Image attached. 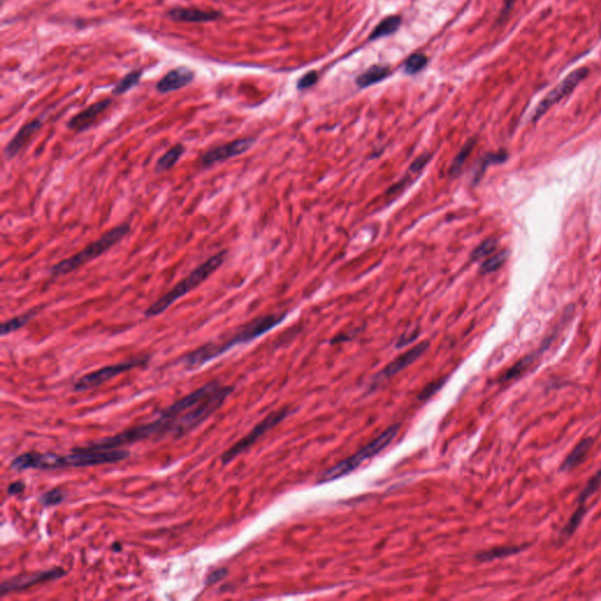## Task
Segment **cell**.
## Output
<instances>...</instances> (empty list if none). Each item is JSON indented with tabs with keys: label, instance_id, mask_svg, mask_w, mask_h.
Segmentation results:
<instances>
[{
	"label": "cell",
	"instance_id": "cell-10",
	"mask_svg": "<svg viewBox=\"0 0 601 601\" xmlns=\"http://www.w3.org/2000/svg\"><path fill=\"white\" fill-rule=\"evenodd\" d=\"M255 144V139L243 138L227 142L224 145L217 146L215 148L209 149L198 160V165L202 168H209L216 163H224L227 160L233 159L235 156H241L248 152Z\"/></svg>",
	"mask_w": 601,
	"mask_h": 601
},
{
	"label": "cell",
	"instance_id": "cell-18",
	"mask_svg": "<svg viewBox=\"0 0 601 601\" xmlns=\"http://www.w3.org/2000/svg\"><path fill=\"white\" fill-rule=\"evenodd\" d=\"M38 312H39V309L33 308L29 310V312L15 316V317H12V319L1 323V327H0L1 336H6L8 334L15 333L17 330L22 329V328H24L26 324H29L38 315Z\"/></svg>",
	"mask_w": 601,
	"mask_h": 601
},
{
	"label": "cell",
	"instance_id": "cell-14",
	"mask_svg": "<svg viewBox=\"0 0 601 601\" xmlns=\"http://www.w3.org/2000/svg\"><path fill=\"white\" fill-rule=\"evenodd\" d=\"M194 72L187 68H174L163 77L158 85L156 91L161 94L175 92L177 89H184L194 82Z\"/></svg>",
	"mask_w": 601,
	"mask_h": 601
},
{
	"label": "cell",
	"instance_id": "cell-3",
	"mask_svg": "<svg viewBox=\"0 0 601 601\" xmlns=\"http://www.w3.org/2000/svg\"><path fill=\"white\" fill-rule=\"evenodd\" d=\"M226 256L227 251H221L210 256L207 261L198 265L184 279L177 283L168 293H165L154 303L149 305L145 310L146 317H156L161 315L177 300H180L186 293H191V290L198 288L201 283L208 279L209 276L212 275L213 272H216L223 265V262L226 261Z\"/></svg>",
	"mask_w": 601,
	"mask_h": 601
},
{
	"label": "cell",
	"instance_id": "cell-11",
	"mask_svg": "<svg viewBox=\"0 0 601 601\" xmlns=\"http://www.w3.org/2000/svg\"><path fill=\"white\" fill-rule=\"evenodd\" d=\"M588 70L587 68H579L576 71L572 72L571 75H567L560 84H559L555 89H552L551 92L548 93V96H545L544 100L538 105L537 108L534 110L532 121H537L541 115H544L553 105L559 103L560 100L564 99L566 96H569V93L572 92L573 89H576L583 79L586 78Z\"/></svg>",
	"mask_w": 601,
	"mask_h": 601
},
{
	"label": "cell",
	"instance_id": "cell-22",
	"mask_svg": "<svg viewBox=\"0 0 601 601\" xmlns=\"http://www.w3.org/2000/svg\"><path fill=\"white\" fill-rule=\"evenodd\" d=\"M400 25V17H396V15L388 17L382 23H379V25L376 26V29L374 30V32L372 33L370 38L372 39H379V38H383V37L390 36V34L396 32Z\"/></svg>",
	"mask_w": 601,
	"mask_h": 601
},
{
	"label": "cell",
	"instance_id": "cell-7",
	"mask_svg": "<svg viewBox=\"0 0 601 601\" xmlns=\"http://www.w3.org/2000/svg\"><path fill=\"white\" fill-rule=\"evenodd\" d=\"M149 356H140V358H131L127 361L120 362L117 365H107L103 368L98 369L96 372H89L87 375L82 376L73 384L75 391L82 393L87 390L94 389L101 386L103 383L108 382L117 376L129 372L132 369L139 368L141 365L148 363Z\"/></svg>",
	"mask_w": 601,
	"mask_h": 601
},
{
	"label": "cell",
	"instance_id": "cell-33",
	"mask_svg": "<svg viewBox=\"0 0 601 601\" xmlns=\"http://www.w3.org/2000/svg\"><path fill=\"white\" fill-rule=\"evenodd\" d=\"M25 488V483L22 481H13L12 484L8 485V493L10 495H17L22 493Z\"/></svg>",
	"mask_w": 601,
	"mask_h": 601
},
{
	"label": "cell",
	"instance_id": "cell-16",
	"mask_svg": "<svg viewBox=\"0 0 601 601\" xmlns=\"http://www.w3.org/2000/svg\"><path fill=\"white\" fill-rule=\"evenodd\" d=\"M168 18L179 23H212L219 20L222 15L216 11H203L198 8H174L168 12Z\"/></svg>",
	"mask_w": 601,
	"mask_h": 601
},
{
	"label": "cell",
	"instance_id": "cell-1",
	"mask_svg": "<svg viewBox=\"0 0 601 601\" xmlns=\"http://www.w3.org/2000/svg\"><path fill=\"white\" fill-rule=\"evenodd\" d=\"M70 455L58 453H26L19 457L23 470H57L64 467H87L118 463L127 460L131 453L127 450H91L85 446L72 450Z\"/></svg>",
	"mask_w": 601,
	"mask_h": 601
},
{
	"label": "cell",
	"instance_id": "cell-12",
	"mask_svg": "<svg viewBox=\"0 0 601 601\" xmlns=\"http://www.w3.org/2000/svg\"><path fill=\"white\" fill-rule=\"evenodd\" d=\"M428 342H422L416 347L411 348L410 350L404 353L398 358H395L391 363L386 365V368L383 369L382 372H379L374 379V386H377L379 383L386 381V379L393 377L398 372H402L403 369L407 368L409 365H412L415 361H417L418 358H421L422 355L424 354L428 349Z\"/></svg>",
	"mask_w": 601,
	"mask_h": 601
},
{
	"label": "cell",
	"instance_id": "cell-6",
	"mask_svg": "<svg viewBox=\"0 0 601 601\" xmlns=\"http://www.w3.org/2000/svg\"><path fill=\"white\" fill-rule=\"evenodd\" d=\"M398 431H400V425L398 424L393 425L389 429H386L382 435H379L372 443H369L368 445H365L358 453H355L353 456L348 457L346 460H342L341 463L337 464L335 467H331L330 470L324 472L319 478V483H328V481H336L339 478L344 477V476L351 474L358 467H361L362 464L365 463V462L372 460L376 455H379L381 451L386 449V446L389 445L390 443L393 442V439H395Z\"/></svg>",
	"mask_w": 601,
	"mask_h": 601
},
{
	"label": "cell",
	"instance_id": "cell-23",
	"mask_svg": "<svg viewBox=\"0 0 601 601\" xmlns=\"http://www.w3.org/2000/svg\"><path fill=\"white\" fill-rule=\"evenodd\" d=\"M142 77L141 70H135L125 75L124 78L121 79L120 82H118L117 86L114 87V96H121L125 93L128 92L129 89H133L138 85L140 79Z\"/></svg>",
	"mask_w": 601,
	"mask_h": 601
},
{
	"label": "cell",
	"instance_id": "cell-15",
	"mask_svg": "<svg viewBox=\"0 0 601 601\" xmlns=\"http://www.w3.org/2000/svg\"><path fill=\"white\" fill-rule=\"evenodd\" d=\"M42 127H43V122L38 119L24 125L5 147V156H8V159H13L18 156V153L24 149L30 140L33 138V135L38 133Z\"/></svg>",
	"mask_w": 601,
	"mask_h": 601
},
{
	"label": "cell",
	"instance_id": "cell-29",
	"mask_svg": "<svg viewBox=\"0 0 601 601\" xmlns=\"http://www.w3.org/2000/svg\"><path fill=\"white\" fill-rule=\"evenodd\" d=\"M428 63V59L423 54H414L412 57L407 59L405 63V72L407 75H416L417 72L422 71L424 68L425 65Z\"/></svg>",
	"mask_w": 601,
	"mask_h": 601
},
{
	"label": "cell",
	"instance_id": "cell-21",
	"mask_svg": "<svg viewBox=\"0 0 601 601\" xmlns=\"http://www.w3.org/2000/svg\"><path fill=\"white\" fill-rule=\"evenodd\" d=\"M390 70L384 66H374L369 68L368 71L365 72L363 75H360L358 78V85L362 89L369 87V86L375 85L377 82H382L384 79L389 77Z\"/></svg>",
	"mask_w": 601,
	"mask_h": 601
},
{
	"label": "cell",
	"instance_id": "cell-4",
	"mask_svg": "<svg viewBox=\"0 0 601 601\" xmlns=\"http://www.w3.org/2000/svg\"><path fill=\"white\" fill-rule=\"evenodd\" d=\"M129 232H131V226L128 223H122L114 227L101 235L98 240L87 244L82 251L72 255L70 258H65L63 261L58 262L57 265H52V268L50 269V275L52 277H61V276L71 274L82 265H87L89 262L107 253L110 248L114 247L124 237L127 236Z\"/></svg>",
	"mask_w": 601,
	"mask_h": 601
},
{
	"label": "cell",
	"instance_id": "cell-28",
	"mask_svg": "<svg viewBox=\"0 0 601 601\" xmlns=\"http://www.w3.org/2000/svg\"><path fill=\"white\" fill-rule=\"evenodd\" d=\"M65 500V492L61 488H53L47 491L43 495H40L39 502L42 505L50 507V506L59 505Z\"/></svg>",
	"mask_w": 601,
	"mask_h": 601
},
{
	"label": "cell",
	"instance_id": "cell-25",
	"mask_svg": "<svg viewBox=\"0 0 601 601\" xmlns=\"http://www.w3.org/2000/svg\"><path fill=\"white\" fill-rule=\"evenodd\" d=\"M507 258H509V251H502L498 254L493 255L491 258H488L486 261H484V263L481 265V272L483 274H490V272H495V270H498L500 267L505 265V262L507 261Z\"/></svg>",
	"mask_w": 601,
	"mask_h": 601
},
{
	"label": "cell",
	"instance_id": "cell-19",
	"mask_svg": "<svg viewBox=\"0 0 601 601\" xmlns=\"http://www.w3.org/2000/svg\"><path fill=\"white\" fill-rule=\"evenodd\" d=\"M184 152H186V147H184V145H181V144H177V145L173 146L172 148L168 149V151H167V152L165 153V154H163L158 161H156V173L161 174L163 173V172L172 170V168L175 166V163L182 158Z\"/></svg>",
	"mask_w": 601,
	"mask_h": 601
},
{
	"label": "cell",
	"instance_id": "cell-8",
	"mask_svg": "<svg viewBox=\"0 0 601 601\" xmlns=\"http://www.w3.org/2000/svg\"><path fill=\"white\" fill-rule=\"evenodd\" d=\"M288 415H289V410H288V407H284V409L275 411V412L267 416L246 437L240 439L236 444H234L232 448L227 450L226 453H223L221 456V462H222L223 465H227L230 462H233L236 457L240 456L241 453H243L246 450L249 449L260 437L265 435V432L279 424V422H282Z\"/></svg>",
	"mask_w": 601,
	"mask_h": 601
},
{
	"label": "cell",
	"instance_id": "cell-30",
	"mask_svg": "<svg viewBox=\"0 0 601 601\" xmlns=\"http://www.w3.org/2000/svg\"><path fill=\"white\" fill-rule=\"evenodd\" d=\"M497 240H486L483 242V243L479 244L476 249H474V253H472V258L474 260H481V258H486L488 255L492 254L493 251H495V248H497Z\"/></svg>",
	"mask_w": 601,
	"mask_h": 601
},
{
	"label": "cell",
	"instance_id": "cell-20",
	"mask_svg": "<svg viewBox=\"0 0 601 601\" xmlns=\"http://www.w3.org/2000/svg\"><path fill=\"white\" fill-rule=\"evenodd\" d=\"M526 546H502V548H495L486 551H481L476 555V559L479 562H492L495 559L506 558L510 555H517L523 551Z\"/></svg>",
	"mask_w": 601,
	"mask_h": 601
},
{
	"label": "cell",
	"instance_id": "cell-9",
	"mask_svg": "<svg viewBox=\"0 0 601 601\" xmlns=\"http://www.w3.org/2000/svg\"><path fill=\"white\" fill-rule=\"evenodd\" d=\"M65 574H66V571L63 567H53V569H44L39 572L32 573V574L15 576V578L3 581L1 587H0V592H1V595L13 593V592H22V590L39 585V583H50L53 580L61 579Z\"/></svg>",
	"mask_w": 601,
	"mask_h": 601
},
{
	"label": "cell",
	"instance_id": "cell-17",
	"mask_svg": "<svg viewBox=\"0 0 601 601\" xmlns=\"http://www.w3.org/2000/svg\"><path fill=\"white\" fill-rule=\"evenodd\" d=\"M593 438L587 437L578 443V445L569 453V456L566 457L564 463L560 467L562 471H571L576 469L578 465L583 463L587 455L590 453V448L593 446Z\"/></svg>",
	"mask_w": 601,
	"mask_h": 601
},
{
	"label": "cell",
	"instance_id": "cell-2",
	"mask_svg": "<svg viewBox=\"0 0 601 601\" xmlns=\"http://www.w3.org/2000/svg\"><path fill=\"white\" fill-rule=\"evenodd\" d=\"M284 319H286V314H272V315L261 316L253 320L243 327H241L240 329L236 330V333L228 340L222 342H209L191 351L182 358V363L187 369L201 368L202 365L220 358L232 348L240 344L249 343L251 341L265 335V333L274 329L276 326H279Z\"/></svg>",
	"mask_w": 601,
	"mask_h": 601
},
{
	"label": "cell",
	"instance_id": "cell-5",
	"mask_svg": "<svg viewBox=\"0 0 601 601\" xmlns=\"http://www.w3.org/2000/svg\"><path fill=\"white\" fill-rule=\"evenodd\" d=\"M233 386H220L215 391L203 398L201 402L195 404L194 407L184 411V414L174 421L173 438L184 437L194 429L201 425L207 418L210 417L233 391Z\"/></svg>",
	"mask_w": 601,
	"mask_h": 601
},
{
	"label": "cell",
	"instance_id": "cell-13",
	"mask_svg": "<svg viewBox=\"0 0 601 601\" xmlns=\"http://www.w3.org/2000/svg\"><path fill=\"white\" fill-rule=\"evenodd\" d=\"M110 103H112V99L101 100V101L93 103L68 121V129L77 132V133L87 131L99 119L100 115L108 110Z\"/></svg>",
	"mask_w": 601,
	"mask_h": 601
},
{
	"label": "cell",
	"instance_id": "cell-31",
	"mask_svg": "<svg viewBox=\"0 0 601 601\" xmlns=\"http://www.w3.org/2000/svg\"><path fill=\"white\" fill-rule=\"evenodd\" d=\"M317 73L316 72H309L305 77H302L300 79V82H298V89H307L309 87H312V85H315L316 82H317Z\"/></svg>",
	"mask_w": 601,
	"mask_h": 601
},
{
	"label": "cell",
	"instance_id": "cell-27",
	"mask_svg": "<svg viewBox=\"0 0 601 601\" xmlns=\"http://www.w3.org/2000/svg\"><path fill=\"white\" fill-rule=\"evenodd\" d=\"M534 358H536V354L529 355L526 358H524L523 360H520L517 365H513L512 368L510 369L509 372H506L502 381H510V379L518 377L520 374H523L533 363Z\"/></svg>",
	"mask_w": 601,
	"mask_h": 601
},
{
	"label": "cell",
	"instance_id": "cell-24",
	"mask_svg": "<svg viewBox=\"0 0 601 601\" xmlns=\"http://www.w3.org/2000/svg\"><path fill=\"white\" fill-rule=\"evenodd\" d=\"M474 145H476V140L471 139V140L467 142V145H464L462 151L457 154L456 158L453 159V163H451V167H450V174L451 175H457V174L460 173L464 163L467 161L471 152L474 151Z\"/></svg>",
	"mask_w": 601,
	"mask_h": 601
},
{
	"label": "cell",
	"instance_id": "cell-26",
	"mask_svg": "<svg viewBox=\"0 0 601 601\" xmlns=\"http://www.w3.org/2000/svg\"><path fill=\"white\" fill-rule=\"evenodd\" d=\"M601 488V467L600 470L597 471V474H594L593 477L590 478V481L587 483L586 486L583 488L581 495H579L578 502L579 505L585 506L587 499L590 498V495H593L595 492Z\"/></svg>",
	"mask_w": 601,
	"mask_h": 601
},
{
	"label": "cell",
	"instance_id": "cell-34",
	"mask_svg": "<svg viewBox=\"0 0 601 601\" xmlns=\"http://www.w3.org/2000/svg\"><path fill=\"white\" fill-rule=\"evenodd\" d=\"M441 384H442V383H441ZM441 384H438V383H432V384L426 386V388L422 391L421 396L419 397L423 398V400H424V398H428V397L431 396V395H434V393H436V390L439 389Z\"/></svg>",
	"mask_w": 601,
	"mask_h": 601
},
{
	"label": "cell",
	"instance_id": "cell-32",
	"mask_svg": "<svg viewBox=\"0 0 601 601\" xmlns=\"http://www.w3.org/2000/svg\"><path fill=\"white\" fill-rule=\"evenodd\" d=\"M227 572H228V569H217L215 571H213L210 574H209L208 578H207V583L208 585H213V583H219L221 580L227 576Z\"/></svg>",
	"mask_w": 601,
	"mask_h": 601
}]
</instances>
